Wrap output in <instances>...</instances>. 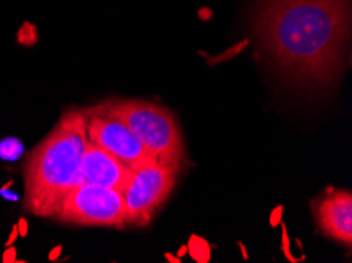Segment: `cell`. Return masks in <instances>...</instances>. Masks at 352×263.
Wrapping results in <instances>:
<instances>
[{
  "instance_id": "cell-6",
  "label": "cell",
  "mask_w": 352,
  "mask_h": 263,
  "mask_svg": "<svg viewBox=\"0 0 352 263\" xmlns=\"http://www.w3.org/2000/svg\"><path fill=\"white\" fill-rule=\"evenodd\" d=\"M87 139L114 155L133 170L158 163L155 157L144 147L130 126L113 114L104 103L84 109Z\"/></svg>"
},
{
  "instance_id": "cell-7",
  "label": "cell",
  "mask_w": 352,
  "mask_h": 263,
  "mask_svg": "<svg viewBox=\"0 0 352 263\" xmlns=\"http://www.w3.org/2000/svg\"><path fill=\"white\" fill-rule=\"evenodd\" d=\"M318 230L337 243H352V196L349 191H330L313 202Z\"/></svg>"
},
{
  "instance_id": "cell-3",
  "label": "cell",
  "mask_w": 352,
  "mask_h": 263,
  "mask_svg": "<svg viewBox=\"0 0 352 263\" xmlns=\"http://www.w3.org/2000/svg\"><path fill=\"white\" fill-rule=\"evenodd\" d=\"M104 104L130 126L158 163L182 164L184 137L173 112L141 100H109Z\"/></svg>"
},
{
  "instance_id": "cell-8",
  "label": "cell",
  "mask_w": 352,
  "mask_h": 263,
  "mask_svg": "<svg viewBox=\"0 0 352 263\" xmlns=\"http://www.w3.org/2000/svg\"><path fill=\"white\" fill-rule=\"evenodd\" d=\"M81 175L82 183L108 186L122 192L131 181L135 170L87 139Z\"/></svg>"
},
{
  "instance_id": "cell-5",
  "label": "cell",
  "mask_w": 352,
  "mask_h": 263,
  "mask_svg": "<svg viewBox=\"0 0 352 263\" xmlns=\"http://www.w3.org/2000/svg\"><path fill=\"white\" fill-rule=\"evenodd\" d=\"M180 165L155 163L135 170L128 186L122 191L126 210V225H147L162 210L177 181Z\"/></svg>"
},
{
  "instance_id": "cell-2",
  "label": "cell",
  "mask_w": 352,
  "mask_h": 263,
  "mask_svg": "<svg viewBox=\"0 0 352 263\" xmlns=\"http://www.w3.org/2000/svg\"><path fill=\"white\" fill-rule=\"evenodd\" d=\"M87 144L84 111L72 109L36 145L25 164L24 210L52 218L58 203L82 183L81 165Z\"/></svg>"
},
{
  "instance_id": "cell-1",
  "label": "cell",
  "mask_w": 352,
  "mask_h": 263,
  "mask_svg": "<svg viewBox=\"0 0 352 263\" xmlns=\"http://www.w3.org/2000/svg\"><path fill=\"white\" fill-rule=\"evenodd\" d=\"M254 34L283 73L305 87H329L344 71L351 0H259Z\"/></svg>"
},
{
  "instance_id": "cell-4",
  "label": "cell",
  "mask_w": 352,
  "mask_h": 263,
  "mask_svg": "<svg viewBox=\"0 0 352 263\" xmlns=\"http://www.w3.org/2000/svg\"><path fill=\"white\" fill-rule=\"evenodd\" d=\"M52 218L62 222L100 227H125L126 210L122 192L113 187L81 183L58 203Z\"/></svg>"
}]
</instances>
